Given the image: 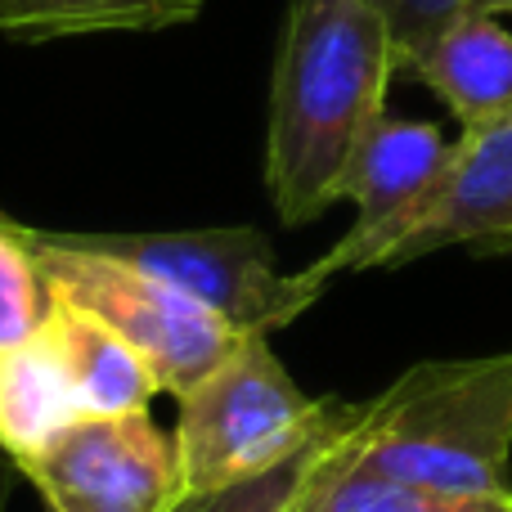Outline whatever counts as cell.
<instances>
[{
  "mask_svg": "<svg viewBox=\"0 0 512 512\" xmlns=\"http://www.w3.org/2000/svg\"><path fill=\"white\" fill-rule=\"evenodd\" d=\"M396 72V41L373 0L288 5L265 131V185L283 225H310L342 198Z\"/></svg>",
  "mask_w": 512,
  "mask_h": 512,
  "instance_id": "cell-1",
  "label": "cell"
},
{
  "mask_svg": "<svg viewBox=\"0 0 512 512\" xmlns=\"http://www.w3.org/2000/svg\"><path fill=\"white\" fill-rule=\"evenodd\" d=\"M342 445L414 486L512 495V351L414 364L346 414Z\"/></svg>",
  "mask_w": 512,
  "mask_h": 512,
  "instance_id": "cell-2",
  "label": "cell"
},
{
  "mask_svg": "<svg viewBox=\"0 0 512 512\" xmlns=\"http://www.w3.org/2000/svg\"><path fill=\"white\" fill-rule=\"evenodd\" d=\"M342 414L346 405L306 396L288 378L270 342L261 333H248L212 378L180 396L176 459L185 499L248 486L283 468L324 441L342 423Z\"/></svg>",
  "mask_w": 512,
  "mask_h": 512,
  "instance_id": "cell-3",
  "label": "cell"
},
{
  "mask_svg": "<svg viewBox=\"0 0 512 512\" xmlns=\"http://www.w3.org/2000/svg\"><path fill=\"white\" fill-rule=\"evenodd\" d=\"M23 239L32 243L54 301L113 328L149 364L158 387L176 400L189 396L203 378H212L248 337L234 333L225 319H216L212 310L198 306L194 297H185L171 283L131 270V265L113 261L104 252L63 243L59 230L23 225Z\"/></svg>",
  "mask_w": 512,
  "mask_h": 512,
  "instance_id": "cell-4",
  "label": "cell"
},
{
  "mask_svg": "<svg viewBox=\"0 0 512 512\" xmlns=\"http://www.w3.org/2000/svg\"><path fill=\"white\" fill-rule=\"evenodd\" d=\"M59 239L171 283L216 319H225L234 333L270 337L274 328L306 315L328 288L310 270L283 274L274 265L270 239L252 225L189 234H59Z\"/></svg>",
  "mask_w": 512,
  "mask_h": 512,
  "instance_id": "cell-5",
  "label": "cell"
},
{
  "mask_svg": "<svg viewBox=\"0 0 512 512\" xmlns=\"http://www.w3.org/2000/svg\"><path fill=\"white\" fill-rule=\"evenodd\" d=\"M45 512H171L185 499L176 436L144 414L72 418L18 463Z\"/></svg>",
  "mask_w": 512,
  "mask_h": 512,
  "instance_id": "cell-6",
  "label": "cell"
},
{
  "mask_svg": "<svg viewBox=\"0 0 512 512\" xmlns=\"http://www.w3.org/2000/svg\"><path fill=\"white\" fill-rule=\"evenodd\" d=\"M450 158L454 140H445L441 126L382 113L346 171L342 198L355 203L351 230L306 270L319 283H333L337 274L351 270H382L387 252L396 248L400 234L414 225V216L445 180Z\"/></svg>",
  "mask_w": 512,
  "mask_h": 512,
  "instance_id": "cell-7",
  "label": "cell"
},
{
  "mask_svg": "<svg viewBox=\"0 0 512 512\" xmlns=\"http://www.w3.org/2000/svg\"><path fill=\"white\" fill-rule=\"evenodd\" d=\"M454 243L486 256H512V117L454 140L445 180L382 265L396 270Z\"/></svg>",
  "mask_w": 512,
  "mask_h": 512,
  "instance_id": "cell-8",
  "label": "cell"
},
{
  "mask_svg": "<svg viewBox=\"0 0 512 512\" xmlns=\"http://www.w3.org/2000/svg\"><path fill=\"white\" fill-rule=\"evenodd\" d=\"M405 72L441 95L463 131L504 122L512 117V23L504 14L463 9L405 63Z\"/></svg>",
  "mask_w": 512,
  "mask_h": 512,
  "instance_id": "cell-9",
  "label": "cell"
},
{
  "mask_svg": "<svg viewBox=\"0 0 512 512\" xmlns=\"http://www.w3.org/2000/svg\"><path fill=\"white\" fill-rule=\"evenodd\" d=\"M41 342L50 351L54 369H59L63 387L72 391L81 418H104V414H144L158 396V378L149 364L99 319L81 315V310L54 301L50 319L41 328Z\"/></svg>",
  "mask_w": 512,
  "mask_h": 512,
  "instance_id": "cell-10",
  "label": "cell"
},
{
  "mask_svg": "<svg viewBox=\"0 0 512 512\" xmlns=\"http://www.w3.org/2000/svg\"><path fill=\"white\" fill-rule=\"evenodd\" d=\"M342 423L315 450L292 512H512V495H445L369 468L342 445Z\"/></svg>",
  "mask_w": 512,
  "mask_h": 512,
  "instance_id": "cell-11",
  "label": "cell"
},
{
  "mask_svg": "<svg viewBox=\"0 0 512 512\" xmlns=\"http://www.w3.org/2000/svg\"><path fill=\"white\" fill-rule=\"evenodd\" d=\"M203 0H0V36L63 41L99 32H162L198 18Z\"/></svg>",
  "mask_w": 512,
  "mask_h": 512,
  "instance_id": "cell-12",
  "label": "cell"
},
{
  "mask_svg": "<svg viewBox=\"0 0 512 512\" xmlns=\"http://www.w3.org/2000/svg\"><path fill=\"white\" fill-rule=\"evenodd\" d=\"M72 418H81V409L63 387L41 333L23 346L0 351V445L9 450V459L23 463Z\"/></svg>",
  "mask_w": 512,
  "mask_h": 512,
  "instance_id": "cell-13",
  "label": "cell"
},
{
  "mask_svg": "<svg viewBox=\"0 0 512 512\" xmlns=\"http://www.w3.org/2000/svg\"><path fill=\"white\" fill-rule=\"evenodd\" d=\"M54 310V292L36 265L23 225L0 212V351L32 342Z\"/></svg>",
  "mask_w": 512,
  "mask_h": 512,
  "instance_id": "cell-14",
  "label": "cell"
},
{
  "mask_svg": "<svg viewBox=\"0 0 512 512\" xmlns=\"http://www.w3.org/2000/svg\"><path fill=\"white\" fill-rule=\"evenodd\" d=\"M319 445H310L306 454H297V459L283 463V468H274V472H265V477L248 481V486L180 499L171 512H292V499H297L301 477H306V468H310V459H315Z\"/></svg>",
  "mask_w": 512,
  "mask_h": 512,
  "instance_id": "cell-15",
  "label": "cell"
},
{
  "mask_svg": "<svg viewBox=\"0 0 512 512\" xmlns=\"http://www.w3.org/2000/svg\"><path fill=\"white\" fill-rule=\"evenodd\" d=\"M387 14L391 41H396V63L405 72V63L441 32L450 18H459L463 9H472L477 0H373Z\"/></svg>",
  "mask_w": 512,
  "mask_h": 512,
  "instance_id": "cell-16",
  "label": "cell"
},
{
  "mask_svg": "<svg viewBox=\"0 0 512 512\" xmlns=\"http://www.w3.org/2000/svg\"><path fill=\"white\" fill-rule=\"evenodd\" d=\"M18 477H23V472H18V463L9 459V450L0 445V512L9 508V495H14V481Z\"/></svg>",
  "mask_w": 512,
  "mask_h": 512,
  "instance_id": "cell-17",
  "label": "cell"
},
{
  "mask_svg": "<svg viewBox=\"0 0 512 512\" xmlns=\"http://www.w3.org/2000/svg\"><path fill=\"white\" fill-rule=\"evenodd\" d=\"M472 9H486V14H512V0H477Z\"/></svg>",
  "mask_w": 512,
  "mask_h": 512,
  "instance_id": "cell-18",
  "label": "cell"
}]
</instances>
